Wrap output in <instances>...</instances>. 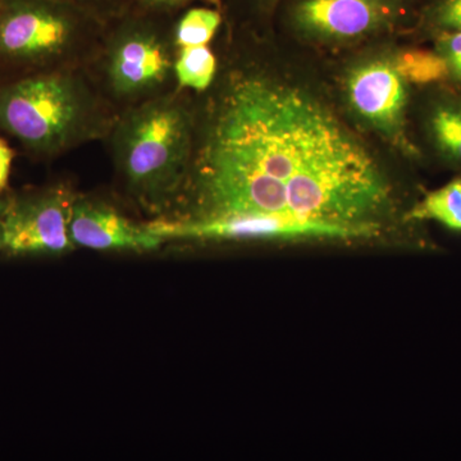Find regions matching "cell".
Segmentation results:
<instances>
[{"label": "cell", "mask_w": 461, "mask_h": 461, "mask_svg": "<svg viewBox=\"0 0 461 461\" xmlns=\"http://www.w3.org/2000/svg\"><path fill=\"white\" fill-rule=\"evenodd\" d=\"M196 3L223 11V0H135V5L140 7L167 12V14H180L184 9L195 5Z\"/></svg>", "instance_id": "d6986e66"}, {"label": "cell", "mask_w": 461, "mask_h": 461, "mask_svg": "<svg viewBox=\"0 0 461 461\" xmlns=\"http://www.w3.org/2000/svg\"><path fill=\"white\" fill-rule=\"evenodd\" d=\"M5 199H0V250L5 249Z\"/></svg>", "instance_id": "44dd1931"}, {"label": "cell", "mask_w": 461, "mask_h": 461, "mask_svg": "<svg viewBox=\"0 0 461 461\" xmlns=\"http://www.w3.org/2000/svg\"><path fill=\"white\" fill-rule=\"evenodd\" d=\"M78 194L71 181L59 180L5 199V250L14 256L74 251L69 222Z\"/></svg>", "instance_id": "ba28073f"}, {"label": "cell", "mask_w": 461, "mask_h": 461, "mask_svg": "<svg viewBox=\"0 0 461 461\" xmlns=\"http://www.w3.org/2000/svg\"><path fill=\"white\" fill-rule=\"evenodd\" d=\"M177 16L133 3L107 23L87 72L118 114L178 89L175 74Z\"/></svg>", "instance_id": "277c9868"}, {"label": "cell", "mask_w": 461, "mask_h": 461, "mask_svg": "<svg viewBox=\"0 0 461 461\" xmlns=\"http://www.w3.org/2000/svg\"><path fill=\"white\" fill-rule=\"evenodd\" d=\"M222 9L211 5H191L178 14L175 23L176 47L211 45L223 26Z\"/></svg>", "instance_id": "5bb4252c"}, {"label": "cell", "mask_w": 461, "mask_h": 461, "mask_svg": "<svg viewBox=\"0 0 461 461\" xmlns=\"http://www.w3.org/2000/svg\"><path fill=\"white\" fill-rule=\"evenodd\" d=\"M59 2L76 5L108 23L123 14L127 9L131 8L135 0H59Z\"/></svg>", "instance_id": "ac0fdd59"}, {"label": "cell", "mask_w": 461, "mask_h": 461, "mask_svg": "<svg viewBox=\"0 0 461 461\" xmlns=\"http://www.w3.org/2000/svg\"><path fill=\"white\" fill-rule=\"evenodd\" d=\"M14 151L0 138V191L7 189Z\"/></svg>", "instance_id": "ffe728a7"}, {"label": "cell", "mask_w": 461, "mask_h": 461, "mask_svg": "<svg viewBox=\"0 0 461 461\" xmlns=\"http://www.w3.org/2000/svg\"><path fill=\"white\" fill-rule=\"evenodd\" d=\"M281 0H230L223 8L224 21L230 25L247 26L257 30V23L267 20Z\"/></svg>", "instance_id": "2e32d148"}, {"label": "cell", "mask_w": 461, "mask_h": 461, "mask_svg": "<svg viewBox=\"0 0 461 461\" xmlns=\"http://www.w3.org/2000/svg\"><path fill=\"white\" fill-rule=\"evenodd\" d=\"M69 238L75 248L98 251H135L148 253L167 244L151 232L147 222H136L123 214L111 200L99 194H78Z\"/></svg>", "instance_id": "9c48e42d"}, {"label": "cell", "mask_w": 461, "mask_h": 461, "mask_svg": "<svg viewBox=\"0 0 461 461\" xmlns=\"http://www.w3.org/2000/svg\"><path fill=\"white\" fill-rule=\"evenodd\" d=\"M435 50L447 66L448 83L461 89V32L436 38Z\"/></svg>", "instance_id": "e0dca14e"}, {"label": "cell", "mask_w": 461, "mask_h": 461, "mask_svg": "<svg viewBox=\"0 0 461 461\" xmlns=\"http://www.w3.org/2000/svg\"><path fill=\"white\" fill-rule=\"evenodd\" d=\"M424 131L445 162L461 169V94L437 87L424 113Z\"/></svg>", "instance_id": "30bf717a"}, {"label": "cell", "mask_w": 461, "mask_h": 461, "mask_svg": "<svg viewBox=\"0 0 461 461\" xmlns=\"http://www.w3.org/2000/svg\"><path fill=\"white\" fill-rule=\"evenodd\" d=\"M406 221L412 224L433 221L446 229L461 232V176L439 189L429 191L411 205Z\"/></svg>", "instance_id": "8fae6325"}, {"label": "cell", "mask_w": 461, "mask_h": 461, "mask_svg": "<svg viewBox=\"0 0 461 461\" xmlns=\"http://www.w3.org/2000/svg\"><path fill=\"white\" fill-rule=\"evenodd\" d=\"M409 8L411 0H294L287 23L305 44L338 50L395 32Z\"/></svg>", "instance_id": "52a82bcc"}, {"label": "cell", "mask_w": 461, "mask_h": 461, "mask_svg": "<svg viewBox=\"0 0 461 461\" xmlns=\"http://www.w3.org/2000/svg\"><path fill=\"white\" fill-rule=\"evenodd\" d=\"M393 59L397 71L411 86H441L448 83L447 66L435 50L395 48Z\"/></svg>", "instance_id": "4fadbf2b"}, {"label": "cell", "mask_w": 461, "mask_h": 461, "mask_svg": "<svg viewBox=\"0 0 461 461\" xmlns=\"http://www.w3.org/2000/svg\"><path fill=\"white\" fill-rule=\"evenodd\" d=\"M195 94L178 89L118 114L104 142L118 186L149 221L177 198L193 144Z\"/></svg>", "instance_id": "7a4b0ae2"}, {"label": "cell", "mask_w": 461, "mask_h": 461, "mask_svg": "<svg viewBox=\"0 0 461 461\" xmlns=\"http://www.w3.org/2000/svg\"><path fill=\"white\" fill-rule=\"evenodd\" d=\"M214 83L195 95L189 165L163 220L263 215L320 244L408 238L400 185L329 91L277 62L258 30L227 25ZM159 220V218H158Z\"/></svg>", "instance_id": "6da1fadb"}, {"label": "cell", "mask_w": 461, "mask_h": 461, "mask_svg": "<svg viewBox=\"0 0 461 461\" xmlns=\"http://www.w3.org/2000/svg\"><path fill=\"white\" fill-rule=\"evenodd\" d=\"M421 27L435 38L461 32V0H432L420 16Z\"/></svg>", "instance_id": "9a60e30c"}, {"label": "cell", "mask_w": 461, "mask_h": 461, "mask_svg": "<svg viewBox=\"0 0 461 461\" xmlns=\"http://www.w3.org/2000/svg\"><path fill=\"white\" fill-rule=\"evenodd\" d=\"M117 118L86 68L0 80V130L36 159L104 142Z\"/></svg>", "instance_id": "3957f363"}, {"label": "cell", "mask_w": 461, "mask_h": 461, "mask_svg": "<svg viewBox=\"0 0 461 461\" xmlns=\"http://www.w3.org/2000/svg\"><path fill=\"white\" fill-rule=\"evenodd\" d=\"M105 27L59 0H0V80L89 68Z\"/></svg>", "instance_id": "5b68a950"}, {"label": "cell", "mask_w": 461, "mask_h": 461, "mask_svg": "<svg viewBox=\"0 0 461 461\" xmlns=\"http://www.w3.org/2000/svg\"><path fill=\"white\" fill-rule=\"evenodd\" d=\"M218 53L212 45L177 48L175 74L177 86L199 95L205 93L217 76Z\"/></svg>", "instance_id": "7c38bea8"}, {"label": "cell", "mask_w": 461, "mask_h": 461, "mask_svg": "<svg viewBox=\"0 0 461 461\" xmlns=\"http://www.w3.org/2000/svg\"><path fill=\"white\" fill-rule=\"evenodd\" d=\"M393 50L363 51L348 60L338 78L339 103L357 130L406 159H420L409 126L411 86L397 71Z\"/></svg>", "instance_id": "8992f818"}]
</instances>
